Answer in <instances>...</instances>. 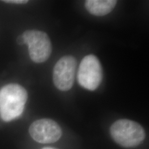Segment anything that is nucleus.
<instances>
[{"label": "nucleus", "mask_w": 149, "mask_h": 149, "mask_svg": "<svg viewBox=\"0 0 149 149\" xmlns=\"http://www.w3.org/2000/svg\"><path fill=\"white\" fill-rule=\"evenodd\" d=\"M27 91L17 84L6 85L0 90V116L4 122L17 118L24 112Z\"/></svg>", "instance_id": "f257e3e1"}, {"label": "nucleus", "mask_w": 149, "mask_h": 149, "mask_svg": "<svg viewBox=\"0 0 149 149\" xmlns=\"http://www.w3.org/2000/svg\"><path fill=\"white\" fill-rule=\"evenodd\" d=\"M110 133L113 140L124 148L137 146L146 137L145 130L140 124L126 119L117 120L113 123Z\"/></svg>", "instance_id": "f03ea898"}, {"label": "nucleus", "mask_w": 149, "mask_h": 149, "mask_svg": "<svg viewBox=\"0 0 149 149\" xmlns=\"http://www.w3.org/2000/svg\"><path fill=\"white\" fill-rule=\"evenodd\" d=\"M24 44L29 46L31 59L35 63H43L49 58L52 45L48 35L37 30L27 31L22 34Z\"/></svg>", "instance_id": "7ed1b4c3"}, {"label": "nucleus", "mask_w": 149, "mask_h": 149, "mask_svg": "<svg viewBox=\"0 0 149 149\" xmlns=\"http://www.w3.org/2000/svg\"><path fill=\"white\" fill-rule=\"evenodd\" d=\"M103 71L97 57L94 55L86 56L80 63L77 74L78 82L88 91H95L100 85Z\"/></svg>", "instance_id": "20e7f679"}, {"label": "nucleus", "mask_w": 149, "mask_h": 149, "mask_svg": "<svg viewBox=\"0 0 149 149\" xmlns=\"http://www.w3.org/2000/svg\"><path fill=\"white\" fill-rule=\"evenodd\" d=\"M77 61L72 56H64L56 63L53 69V82L61 91H69L74 84Z\"/></svg>", "instance_id": "39448f33"}, {"label": "nucleus", "mask_w": 149, "mask_h": 149, "mask_svg": "<svg viewBox=\"0 0 149 149\" xmlns=\"http://www.w3.org/2000/svg\"><path fill=\"white\" fill-rule=\"evenodd\" d=\"M31 137L41 144H51L58 141L62 130L57 122L51 119H40L32 123L29 128Z\"/></svg>", "instance_id": "423d86ee"}, {"label": "nucleus", "mask_w": 149, "mask_h": 149, "mask_svg": "<svg viewBox=\"0 0 149 149\" xmlns=\"http://www.w3.org/2000/svg\"><path fill=\"white\" fill-rule=\"evenodd\" d=\"M117 4L115 0H87L86 10L95 16H104L110 13Z\"/></svg>", "instance_id": "0eeeda50"}, {"label": "nucleus", "mask_w": 149, "mask_h": 149, "mask_svg": "<svg viewBox=\"0 0 149 149\" xmlns=\"http://www.w3.org/2000/svg\"><path fill=\"white\" fill-rule=\"evenodd\" d=\"M6 3H26L28 1L25 0H8V1H3Z\"/></svg>", "instance_id": "6e6552de"}, {"label": "nucleus", "mask_w": 149, "mask_h": 149, "mask_svg": "<svg viewBox=\"0 0 149 149\" xmlns=\"http://www.w3.org/2000/svg\"><path fill=\"white\" fill-rule=\"evenodd\" d=\"M17 43H18L19 44H20V45H22V44H24V38H23V36H22V35L18 37V38H17Z\"/></svg>", "instance_id": "1a4fd4ad"}, {"label": "nucleus", "mask_w": 149, "mask_h": 149, "mask_svg": "<svg viewBox=\"0 0 149 149\" xmlns=\"http://www.w3.org/2000/svg\"><path fill=\"white\" fill-rule=\"evenodd\" d=\"M42 149H56L54 148H50V147H45V148H43Z\"/></svg>", "instance_id": "9d476101"}]
</instances>
